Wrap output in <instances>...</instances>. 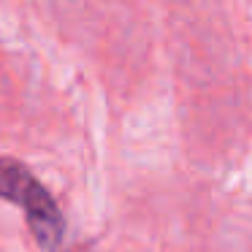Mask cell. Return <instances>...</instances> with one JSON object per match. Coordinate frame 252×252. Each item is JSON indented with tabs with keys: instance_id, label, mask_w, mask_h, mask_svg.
Instances as JSON below:
<instances>
[{
	"instance_id": "cell-1",
	"label": "cell",
	"mask_w": 252,
	"mask_h": 252,
	"mask_svg": "<svg viewBox=\"0 0 252 252\" xmlns=\"http://www.w3.org/2000/svg\"><path fill=\"white\" fill-rule=\"evenodd\" d=\"M0 198H6L17 209H22L35 241L46 252H63L68 225L57 201L35 179L33 171L6 155H0Z\"/></svg>"
}]
</instances>
